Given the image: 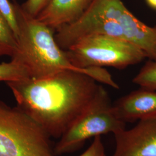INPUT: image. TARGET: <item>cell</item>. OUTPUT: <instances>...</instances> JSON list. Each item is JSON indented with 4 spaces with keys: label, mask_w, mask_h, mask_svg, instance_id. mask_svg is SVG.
Here are the masks:
<instances>
[{
    "label": "cell",
    "mask_w": 156,
    "mask_h": 156,
    "mask_svg": "<svg viewBox=\"0 0 156 156\" xmlns=\"http://www.w3.org/2000/svg\"><path fill=\"white\" fill-rule=\"evenodd\" d=\"M27 68L22 64L11 60L0 64V82H13L30 78Z\"/></svg>",
    "instance_id": "11"
},
{
    "label": "cell",
    "mask_w": 156,
    "mask_h": 156,
    "mask_svg": "<svg viewBox=\"0 0 156 156\" xmlns=\"http://www.w3.org/2000/svg\"><path fill=\"white\" fill-rule=\"evenodd\" d=\"M0 13L11 28L17 40L19 28L16 12L13 3H11L9 0H0Z\"/></svg>",
    "instance_id": "13"
},
{
    "label": "cell",
    "mask_w": 156,
    "mask_h": 156,
    "mask_svg": "<svg viewBox=\"0 0 156 156\" xmlns=\"http://www.w3.org/2000/svg\"><path fill=\"white\" fill-rule=\"evenodd\" d=\"M89 76L64 71L41 79L6 83L17 106L50 138L60 139L97 94L100 85Z\"/></svg>",
    "instance_id": "1"
},
{
    "label": "cell",
    "mask_w": 156,
    "mask_h": 156,
    "mask_svg": "<svg viewBox=\"0 0 156 156\" xmlns=\"http://www.w3.org/2000/svg\"><path fill=\"white\" fill-rule=\"evenodd\" d=\"M93 0H50L36 17L55 32L75 22L88 9Z\"/></svg>",
    "instance_id": "9"
},
{
    "label": "cell",
    "mask_w": 156,
    "mask_h": 156,
    "mask_svg": "<svg viewBox=\"0 0 156 156\" xmlns=\"http://www.w3.org/2000/svg\"><path fill=\"white\" fill-rule=\"evenodd\" d=\"M146 1L151 8L156 10V0H146Z\"/></svg>",
    "instance_id": "16"
},
{
    "label": "cell",
    "mask_w": 156,
    "mask_h": 156,
    "mask_svg": "<svg viewBox=\"0 0 156 156\" xmlns=\"http://www.w3.org/2000/svg\"><path fill=\"white\" fill-rule=\"evenodd\" d=\"M73 65L79 68H124L142 62L146 56L136 45L107 35H92L66 50Z\"/></svg>",
    "instance_id": "5"
},
{
    "label": "cell",
    "mask_w": 156,
    "mask_h": 156,
    "mask_svg": "<svg viewBox=\"0 0 156 156\" xmlns=\"http://www.w3.org/2000/svg\"><path fill=\"white\" fill-rule=\"evenodd\" d=\"M17 48L16 38L4 17L0 13V57L9 56L12 58Z\"/></svg>",
    "instance_id": "10"
},
{
    "label": "cell",
    "mask_w": 156,
    "mask_h": 156,
    "mask_svg": "<svg viewBox=\"0 0 156 156\" xmlns=\"http://www.w3.org/2000/svg\"><path fill=\"white\" fill-rule=\"evenodd\" d=\"M19 31L17 48L11 60L27 68L30 78H46L64 71L82 73L97 82L118 89L119 84L104 68H79L74 66L55 39V32L25 11L16 1Z\"/></svg>",
    "instance_id": "2"
},
{
    "label": "cell",
    "mask_w": 156,
    "mask_h": 156,
    "mask_svg": "<svg viewBox=\"0 0 156 156\" xmlns=\"http://www.w3.org/2000/svg\"><path fill=\"white\" fill-rule=\"evenodd\" d=\"M88 9L117 22L125 39L139 47L146 58L156 62V26H149L140 21L121 0H93Z\"/></svg>",
    "instance_id": "6"
},
{
    "label": "cell",
    "mask_w": 156,
    "mask_h": 156,
    "mask_svg": "<svg viewBox=\"0 0 156 156\" xmlns=\"http://www.w3.org/2000/svg\"><path fill=\"white\" fill-rule=\"evenodd\" d=\"M50 0H27L22 5L23 9L34 17H37Z\"/></svg>",
    "instance_id": "14"
},
{
    "label": "cell",
    "mask_w": 156,
    "mask_h": 156,
    "mask_svg": "<svg viewBox=\"0 0 156 156\" xmlns=\"http://www.w3.org/2000/svg\"><path fill=\"white\" fill-rule=\"evenodd\" d=\"M50 139L18 106L0 101V156H56Z\"/></svg>",
    "instance_id": "3"
},
{
    "label": "cell",
    "mask_w": 156,
    "mask_h": 156,
    "mask_svg": "<svg viewBox=\"0 0 156 156\" xmlns=\"http://www.w3.org/2000/svg\"><path fill=\"white\" fill-rule=\"evenodd\" d=\"M114 135L112 156H156V116L140 120L134 127Z\"/></svg>",
    "instance_id": "7"
},
{
    "label": "cell",
    "mask_w": 156,
    "mask_h": 156,
    "mask_svg": "<svg viewBox=\"0 0 156 156\" xmlns=\"http://www.w3.org/2000/svg\"><path fill=\"white\" fill-rule=\"evenodd\" d=\"M133 83L147 89L156 90V62H147L133 80Z\"/></svg>",
    "instance_id": "12"
},
{
    "label": "cell",
    "mask_w": 156,
    "mask_h": 156,
    "mask_svg": "<svg viewBox=\"0 0 156 156\" xmlns=\"http://www.w3.org/2000/svg\"><path fill=\"white\" fill-rule=\"evenodd\" d=\"M125 128L126 123L115 114L108 93L100 86L89 105L58 139L54 153L56 156L73 153L91 138L115 134Z\"/></svg>",
    "instance_id": "4"
},
{
    "label": "cell",
    "mask_w": 156,
    "mask_h": 156,
    "mask_svg": "<svg viewBox=\"0 0 156 156\" xmlns=\"http://www.w3.org/2000/svg\"><path fill=\"white\" fill-rule=\"evenodd\" d=\"M79 156H107L101 136L94 138L89 147Z\"/></svg>",
    "instance_id": "15"
},
{
    "label": "cell",
    "mask_w": 156,
    "mask_h": 156,
    "mask_svg": "<svg viewBox=\"0 0 156 156\" xmlns=\"http://www.w3.org/2000/svg\"><path fill=\"white\" fill-rule=\"evenodd\" d=\"M115 114L126 123L156 116V90L141 87L112 104Z\"/></svg>",
    "instance_id": "8"
}]
</instances>
